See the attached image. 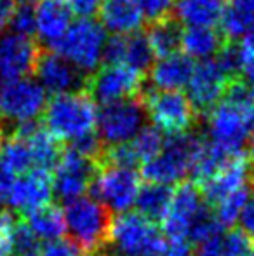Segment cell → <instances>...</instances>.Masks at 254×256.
I'll return each mask as SVG.
<instances>
[{
  "mask_svg": "<svg viewBox=\"0 0 254 256\" xmlns=\"http://www.w3.org/2000/svg\"><path fill=\"white\" fill-rule=\"evenodd\" d=\"M225 37L214 26H187L181 30L180 49L190 60H213L225 44Z\"/></svg>",
  "mask_w": 254,
  "mask_h": 256,
  "instance_id": "603a6c76",
  "label": "cell"
},
{
  "mask_svg": "<svg viewBox=\"0 0 254 256\" xmlns=\"http://www.w3.org/2000/svg\"><path fill=\"white\" fill-rule=\"evenodd\" d=\"M99 171V164L82 157L71 148L63 150L52 174V194L61 202H71L89 192Z\"/></svg>",
  "mask_w": 254,
  "mask_h": 256,
  "instance_id": "7c38bea8",
  "label": "cell"
},
{
  "mask_svg": "<svg viewBox=\"0 0 254 256\" xmlns=\"http://www.w3.org/2000/svg\"><path fill=\"white\" fill-rule=\"evenodd\" d=\"M249 160L254 162V134L251 136V143H249V154H248Z\"/></svg>",
  "mask_w": 254,
  "mask_h": 256,
  "instance_id": "ee69618b",
  "label": "cell"
},
{
  "mask_svg": "<svg viewBox=\"0 0 254 256\" xmlns=\"http://www.w3.org/2000/svg\"><path fill=\"white\" fill-rule=\"evenodd\" d=\"M164 256H193V248L187 242V239H171Z\"/></svg>",
  "mask_w": 254,
  "mask_h": 256,
  "instance_id": "f35d334b",
  "label": "cell"
},
{
  "mask_svg": "<svg viewBox=\"0 0 254 256\" xmlns=\"http://www.w3.org/2000/svg\"><path fill=\"white\" fill-rule=\"evenodd\" d=\"M241 48L246 54H251V56H254V24L251 26V30L242 37Z\"/></svg>",
  "mask_w": 254,
  "mask_h": 256,
  "instance_id": "b9f144b4",
  "label": "cell"
},
{
  "mask_svg": "<svg viewBox=\"0 0 254 256\" xmlns=\"http://www.w3.org/2000/svg\"><path fill=\"white\" fill-rule=\"evenodd\" d=\"M0 162L9 169L10 172H28L33 168L31 162L30 148H28L26 142L17 136L10 134L7 142L0 148Z\"/></svg>",
  "mask_w": 254,
  "mask_h": 256,
  "instance_id": "f1b7e54d",
  "label": "cell"
},
{
  "mask_svg": "<svg viewBox=\"0 0 254 256\" xmlns=\"http://www.w3.org/2000/svg\"><path fill=\"white\" fill-rule=\"evenodd\" d=\"M230 77L214 60L195 63L192 77L187 84V98L192 103L195 114L207 115L221 102Z\"/></svg>",
  "mask_w": 254,
  "mask_h": 256,
  "instance_id": "4fadbf2b",
  "label": "cell"
},
{
  "mask_svg": "<svg viewBox=\"0 0 254 256\" xmlns=\"http://www.w3.org/2000/svg\"><path fill=\"white\" fill-rule=\"evenodd\" d=\"M98 12L99 24L113 35L136 34L145 20L136 0H101Z\"/></svg>",
  "mask_w": 254,
  "mask_h": 256,
  "instance_id": "44dd1931",
  "label": "cell"
},
{
  "mask_svg": "<svg viewBox=\"0 0 254 256\" xmlns=\"http://www.w3.org/2000/svg\"><path fill=\"white\" fill-rule=\"evenodd\" d=\"M2 142H3V129L0 126V148H2Z\"/></svg>",
  "mask_w": 254,
  "mask_h": 256,
  "instance_id": "bcb514c9",
  "label": "cell"
},
{
  "mask_svg": "<svg viewBox=\"0 0 254 256\" xmlns=\"http://www.w3.org/2000/svg\"><path fill=\"white\" fill-rule=\"evenodd\" d=\"M225 0H176V16L187 26H214L220 23Z\"/></svg>",
  "mask_w": 254,
  "mask_h": 256,
  "instance_id": "cb8c5ba5",
  "label": "cell"
},
{
  "mask_svg": "<svg viewBox=\"0 0 254 256\" xmlns=\"http://www.w3.org/2000/svg\"><path fill=\"white\" fill-rule=\"evenodd\" d=\"M164 142L166 140H164L162 132L159 129L153 128V126H143L138 134L129 142V145H131L139 164H145V162L152 160L162 150Z\"/></svg>",
  "mask_w": 254,
  "mask_h": 256,
  "instance_id": "f546056e",
  "label": "cell"
},
{
  "mask_svg": "<svg viewBox=\"0 0 254 256\" xmlns=\"http://www.w3.org/2000/svg\"><path fill=\"white\" fill-rule=\"evenodd\" d=\"M33 72L37 75V82L40 84V88L52 96L77 92L85 84L80 72L75 70L64 58L54 51L38 54Z\"/></svg>",
  "mask_w": 254,
  "mask_h": 256,
  "instance_id": "2e32d148",
  "label": "cell"
},
{
  "mask_svg": "<svg viewBox=\"0 0 254 256\" xmlns=\"http://www.w3.org/2000/svg\"><path fill=\"white\" fill-rule=\"evenodd\" d=\"M106 32L92 18H78L51 51L64 58L80 74H94L103 61Z\"/></svg>",
  "mask_w": 254,
  "mask_h": 256,
  "instance_id": "277c9868",
  "label": "cell"
},
{
  "mask_svg": "<svg viewBox=\"0 0 254 256\" xmlns=\"http://www.w3.org/2000/svg\"><path fill=\"white\" fill-rule=\"evenodd\" d=\"M155 60L146 40L145 34H131L124 37V54H122V64H126L131 70L138 72L145 77L146 72L152 68V63Z\"/></svg>",
  "mask_w": 254,
  "mask_h": 256,
  "instance_id": "83f0119b",
  "label": "cell"
},
{
  "mask_svg": "<svg viewBox=\"0 0 254 256\" xmlns=\"http://www.w3.org/2000/svg\"><path fill=\"white\" fill-rule=\"evenodd\" d=\"M110 246L124 256H164L167 240L155 223L138 212H122L112 222Z\"/></svg>",
  "mask_w": 254,
  "mask_h": 256,
  "instance_id": "52a82bcc",
  "label": "cell"
},
{
  "mask_svg": "<svg viewBox=\"0 0 254 256\" xmlns=\"http://www.w3.org/2000/svg\"><path fill=\"white\" fill-rule=\"evenodd\" d=\"M139 192V174L136 169L99 166L96 180L92 182L89 194L91 199L98 200L108 211L127 212V209L136 202Z\"/></svg>",
  "mask_w": 254,
  "mask_h": 256,
  "instance_id": "30bf717a",
  "label": "cell"
},
{
  "mask_svg": "<svg viewBox=\"0 0 254 256\" xmlns=\"http://www.w3.org/2000/svg\"><path fill=\"white\" fill-rule=\"evenodd\" d=\"M45 103L47 92L37 80L28 77L3 82L0 88V114L7 120L16 122V126L37 120L44 112Z\"/></svg>",
  "mask_w": 254,
  "mask_h": 256,
  "instance_id": "8fae6325",
  "label": "cell"
},
{
  "mask_svg": "<svg viewBox=\"0 0 254 256\" xmlns=\"http://www.w3.org/2000/svg\"><path fill=\"white\" fill-rule=\"evenodd\" d=\"M173 190L167 185H159V183H146L139 186V192L136 196V208L138 214L146 218L148 222H162L167 209L171 204Z\"/></svg>",
  "mask_w": 254,
  "mask_h": 256,
  "instance_id": "484cf974",
  "label": "cell"
},
{
  "mask_svg": "<svg viewBox=\"0 0 254 256\" xmlns=\"http://www.w3.org/2000/svg\"><path fill=\"white\" fill-rule=\"evenodd\" d=\"M145 115L139 98L101 104L96 115V134L105 146L127 143L143 128Z\"/></svg>",
  "mask_w": 254,
  "mask_h": 256,
  "instance_id": "9c48e42d",
  "label": "cell"
},
{
  "mask_svg": "<svg viewBox=\"0 0 254 256\" xmlns=\"http://www.w3.org/2000/svg\"><path fill=\"white\" fill-rule=\"evenodd\" d=\"M64 226L85 253L101 254L110 246L112 214L101 202L80 197L66 204L63 212Z\"/></svg>",
  "mask_w": 254,
  "mask_h": 256,
  "instance_id": "3957f363",
  "label": "cell"
},
{
  "mask_svg": "<svg viewBox=\"0 0 254 256\" xmlns=\"http://www.w3.org/2000/svg\"><path fill=\"white\" fill-rule=\"evenodd\" d=\"M230 4L254 18V0H232Z\"/></svg>",
  "mask_w": 254,
  "mask_h": 256,
  "instance_id": "7bdbcfd3",
  "label": "cell"
},
{
  "mask_svg": "<svg viewBox=\"0 0 254 256\" xmlns=\"http://www.w3.org/2000/svg\"><path fill=\"white\" fill-rule=\"evenodd\" d=\"M12 183H14L12 172L0 162V204L3 200H7V196H9V190L12 186Z\"/></svg>",
  "mask_w": 254,
  "mask_h": 256,
  "instance_id": "ab89813d",
  "label": "cell"
},
{
  "mask_svg": "<svg viewBox=\"0 0 254 256\" xmlns=\"http://www.w3.org/2000/svg\"><path fill=\"white\" fill-rule=\"evenodd\" d=\"M145 114L153 122V128L167 136H180L190 132L195 124V110L181 91H159L143 89L139 94Z\"/></svg>",
  "mask_w": 254,
  "mask_h": 256,
  "instance_id": "8992f818",
  "label": "cell"
},
{
  "mask_svg": "<svg viewBox=\"0 0 254 256\" xmlns=\"http://www.w3.org/2000/svg\"><path fill=\"white\" fill-rule=\"evenodd\" d=\"M16 4V0H0V34L3 32V28L9 26Z\"/></svg>",
  "mask_w": 254,
  "mask_h": 256,
  "instance_id": "60d3db41",
  "label": "cell"
},
{
  "mask_svg": "<svg viewBox=\"0 0 254 256\" xmlns=\"http://www.w3.org/2000/svg\"><path fill=\"white\" fill-rule=\"evenodd\" d=\"M40 242L28 228L23 218H17L10 230V254L12 256H40Z\"/></svg>",
  "mask_w": 254,
  "mask_h": 256,
  "instance_id": "4dcf8cb0",
  "label": "cell"
},
{
  "mask_svg": "<svg viewBox=\"0 0 254 256\" xmlns=\"http://www.w3.org/2000/svg\"><path fill=\"white\" fill-rule=\"evenodd\" d=\"M249 171H251V160L248 154L230 157L213 178L199 186L202 200L214 208L225 197L246 188V183L249 182Z\"/></svg>",
  "mask_w": 254,
  "mask_h": 256,
  "instance_id": "e0dca14e",
  "label": "cell"
},
{
  "mask_svg": "<svg viewBox=\"0 0 254 256\" xmlns=\"http://www.w3.org/2000/svg\"><path fill=\"white\" fill-rule=\"evenodd\" d=\"M202 136L192 132L166 138L162 150L152 160L143 164V176L148 180V183L167 186L183 180L187 174H190L192 164L202 146Z\"/></svg>",
  "mask_w": 254,
  "mask_h": 256,
  "instance_id": "5b68a950",
  "label": "cell"
},
{
  "mask_svg": "<svg viewBox=\"0 0 254 256\" xmlns=\"http://www.w3.org/2000/svg\"><path fill=\"white\" fill-rule=\"evenodd\" d=\"M51 196L52 180L49 171L31 169L14 180L9 196H7V202L12 211L17 212V216H24L33 209L47 204Z\"/></svg>",
  "mask_w": 254,
  "mask_h": 256,
  "instance_id": "ac0fdd59",
  "label": "cell"
},
{
  "mask_svg": "<svg viewBox=\"0 0 254 256\" xmlns=\"http://www.w3.org/2000/svg\"><path fill=\"white\" fill-rule=\"evenodd\" d=\"M98 110L85 91L52 96L42 112L45 129L58 142L73 140L94 132Z\"/></svg>",
  "mask_w": 254,
  "mask_h": 256,
  "instance_id": "7a4b0ae2",
  "label": "cell"
},
{
  "mask_svg": "<svg viewBox=\"0 0 254 256\" xmlns=\"http://www.w3.org/2000/svg\"><path fill=\"white\" fill-rule=\"evenodd\" d=\"M239 222H241L242 232L254 240V197L248 199V202H246L244 209H242L241 216H239Z\"/></svg>",
  "mask_w": 254,
  "mask_h": 256,
  "instance_id": "74e56055",
  "label": "cell"
},
{
  "mask_svg": "<svg viewBox=\"0 0 254 256\" xmlns=\"http://www.w3.org/2000/svg\"><path fill=\"white\" fill-rule=\"evenodd\" d=\"M16 2H26V4H30L31 0H16Z\"/></svg>",
  "mask_w": 254,
  "mask_h": 256,
  "instance_id": "7dc6e473",
  "label": "cell"
},
{
  "mask_svg": "<svg viewBox=\"0 0 254 256\" xmlns=\"http://www.w3.org/2000/svg\"><path fill=\"white\" fill-rule=\"evenodd\" d=\"M195 63L183 52H174L159 60L150 68V82L159 91H181L187 88Z\"/></svg>",
  "mask_w": 254,
  "mask_h": 256,
  "instance_id": "7402d4cb",
  "label": "cell"
},
{
  "mask_svg": "<svg viewBox=\"0 0 254 256\" xmlns=\"http://www.w3.org/2000/svg\"><path fill=\"white\" fill-rule=\"evenodd\" d=\"M204 208L200 188L193 182H183L173 190L171 204L162 223V230L171 239H187L193 220Z\"/></svg>",
  "mask_w": 254,
  "mask_h": 256,
  "instance_id": "5bb4252c",
  "label": "cell"
},
{
  "mask_svg": "<svg viewBox=\"0 0 254 256\" xmlns=\"http://www.w3.org/2000/svg\"><path fill=\"white\" fill-rule=\"evenodd\" d=\"M9 28L12 34L21 35V37H30L35 35V9L31 4L17 2L16 9L10 18Z\"/></svg>",
  "mask_w": 254,
  "mask_h": 256,
  "instance_id": "d6a6232c",
  "label": "cell"
},
{
  "mask_svg": "<svg viewBox=\"0 0 254 256\" xmlns=\"http://www.w3.org/2000/svg\"><path fill=\"white\" fill-rule=\"evenodd\" d=\"M249 182H251V186L254 188V164L251 166V171H249Z\"/></svg>",
  "mask_w": 254,
  "mask_h": 256,
  "instance_id": "f6af8a7d",
  "label": "cell"
},
{
  "mask_svg": "<svg viewBox=\"0 0 254 256\" xmlns=\"http://www.w3.org/2000/svg\"><path fill=\"white\" fill-rule=\"evenodd\" d=\"M145 37L148 40L150 48H152L153 56L162 60V58H167L171 54L178 52V49H180L181 44L180 23L176 20H173V18L150 23Z\"/></svg>",
  "mask_w": 254,
  "mask_h": 256,
  "instance_id": "4316f807",
  "label": "cell"
},
{
  "mask_svg": "<svg viewBox=\"0 0 254 256\" xmlns=\"http://www.w3.org/2000/svg\"><path fill=\"white\" fill-rule=\"evenodd\" d=\"M248 199H249L248 188H242V190H239V192L232 194V196L225 197V199L220 200L214 208H211L213 209L214 218L218 220V223H220L223 228L225 226H232L239 220V216H241Z\"/></svg>",
  "mask_w": 254,
  "mask_h": 256,
  "instance_id": "1f68e13d",
  "label": "cell"
},
{
  "mask_svg": "<svg viewBox=\"0 0 254 256\" xmlns=\"http://www.w3.org/2000/svg\"><path fill=\"white\" fill-rule=\"evenodd\" d=\"M40 49L33 38L12 32L0 34V78L3 82L24 78L35 70Z\"/></svg>",
  "mask_w": 254,
  "mask_h": 256,
  "instance_id": "9a60e30c",
  "label": "cell"
},
{
  "mask_svg": "<svg viewBox=\"0 0 254 256\" xmlns=\"http://www.w3.org/2000/svg\"><path fill=\"white\" fill-rule=\"evenodd\" d=\"M143 75L126 64H103L85 78V94L92 102L108 104L122 100L139 98L143 91Z\"/></svg>",
  "mask_w": 254,
  "mask_h": 256,
  "instance_id": "ba28073f",
  "label": "cell"
},
{
  "mask_svg": "<svg viewBox=\"0 0 254 256\" xmlns=\"http://www.w3.org/2000/svg\"><path fill=\"white\" fill-rule=\"evenodd\" d=\"M206 117L207 140L230 157L242 154V146L254 134V91L239 77L230 78L221 102Z\"/></svg>",
  "mask_w": 254,
  "mask_h": 256,
  "instance_id": "6da1fadb",
  "label": "cell"
},
{
  "mask_svg": "<svg viewBox=\"0 0 254 256\" xmlns=\"http://www.w3.org/2000/svg\"><path fill=\"white\" fill-rule=\"evenodd\" d=\"M35 9V34L38 40L54 48L73 23V12L64 0H38Z\"/></svg>",
  "mask_w": 254,
  "mask_h": 256,
  "instance_id": "d6986e66",
  "label": "cell"
},
{
  "mask_svg": "<svg viewBox=\"0 0 254 256\" xmlns=\"http://www.w3.org/2000/svg\"><path fill=\"white\" fill-rule=\"evenodd\" d=\"M10 134L26 142L28 148H30L31 162H33V169L49 171V169H54V166L58 164L63 154L61 142H58L45 128L38 126L37 120L16 126L14 132H10Z\"/></svg>",
  "mask_w": 254,
  "mask_h": 256,
  "instance_id": "ffe728a7",
  "label": "cell"
},
{
  "mask_svg": "<svg viewBox=\"0 0 254 256\" xmlns=\"http://www.w3.org/2000/svg\"><path fill=\"white\" fill-rule=\"evenodd\" d=\"M254 248V240L241 228H234L221 239V256H249Z\"/></svg>",
  "mask_w": 254,
  "mask_h": 256,
  "instance_id": "836d02e7",
  "label": "cell"
},
{
  "mask_svg": "<svg viewBox=\"0 0 254 256\" xmlns=\"http://www.w3.org/2000/svg\"><path fill=\"white\" fill-rule=\"evenodd\" d=\"M73 14L78 18H91L92 14L98 12L101 0H64Z\"/></svg>",
  "mask_w": 254,
  "mask_h": 256,
  "instance_id": "8d00e7d4",
  "label": "cell"
},
{
  "mask_svg": "<svg viewBox=\"0 0 254 256\" xmlns=\"http://www.w3.org/2000/svg\"><path fill=\"white\" fill-rule=\"evenodd\" d=\"M141 9L143 16L150 21V23H155V21H162L171 18L174 6H176V0H136Z\"/></svg>",
  "mask_w": 254,
  "mask_h": 256,
  "instance_id": "e575fe53",
  "label": "cell"
},
{
  "mask_svg": "<svg viewBox=\"0 0 254 256\" xmlns=\"http://www.w3.org/2000/svg\"><path fill=\"white\" fill-rule=\"evenodd\" d=\"M40 256H89L73 239L49 240L40 250Z\"/></svg>",
  "mask_w": 254,
  "mask_h": 256,
  "instance_id": "d590c367",
  "label": "cell"
},
{
  "mask_svg": "<svg viewBox=\"0 0 254 256\" xmlns=\"http://www.w3.org/2000/svg\"><path fill=\"white\" fill-rule=\"evenodd\" d=\"M19 218H23V222L37 236V239H44L47 242L61 239L64 228H66L61 209L52 204L40 206V208L30 211L28 214L19 216Z\"/></svg>",
  "mask_w": 254,
  "mask_h": 256,
  "instance_id": "d4e9b609",
  "label": "cell"
}]
</instances>
